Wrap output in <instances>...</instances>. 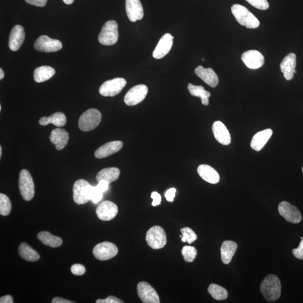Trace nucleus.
<instances>
[{"label":"nucleus","mask_w":303,"mask_h":303,"mask_svg":"<svg viewBox=\"0 0 303 303\" xmlns=\"http://www.w3.org/2000/svg\"><path fill=\"white\" fill-rule=\"evenodd\" d=\"M176 191V189L174 188L167 190L165 194L166 200L170 202H173L174 200L175 197Z\"/></svg>","instance_id":"37998d69"},{"label":"nucleus","mask_w":303,"mask_h":303,"mask_svg":"<svg viewBox=\"0 0 303 303\" xmlns=\"http://www.w3.org/2000/svg\"><path fill=\"white\" fill-rule=\"evenodd\" d=\"M292 252H293L296 258L303 260V239H302L299 247L297 249H293Z\"/></svg>","instance_id":"ea45409f"},{"label":"nucleus","mask_w":303,"mask_h":303,"mask_svg":"<svg viewBox=\"0 0 303 303\" xmlns=\"http://www.w3.org/2000/svg\"><path fill=\"white\" fill-rule=\"evenodd\" d=\"M103 192L99 191L97 187H93L91 192V200L95 203H97L102 198Z\"/></svg>","instance_id":"4c0bfd02"},{"label":"nucleus","mask_w":303,"mask_h":303,"mask_svg":"<svg viewBox=\"0 0 303 303\" xmlns=\"http://www.w3.org/2000/svg\"><path fill=\"white\" fill-rule=\"evenodd\" d=\"M25 1L30 5L38 7L45 6L48 2V0H25Z\"/></svg>","instance_id":"c03bdc74"},{"label":"nucleus","mask_w":303,"mask_h":303,"mask_svg":"<svg viewBox=\"0 0 303 303\" xmlns=\"http://www.w3.org/2000/svg\"><path fill=\"white\" fill-rule=\"evenodd\" d=\"M93 187L83 179L77 180L73 186V199L77 205L85 204L91 200Z\"/></svg>","instance_id":"39448f33"},{"label":"nucleus","mask_w":303,"mask_h":303,"mask_svg":"<svg viewBox=\"0 0 303 303\" xmlns=\"http://www.w3.org/2000/svg\"><path fill=\"white\" fill-rule=\"evenodd\" d=\"M208 293L211 294L212 298L217 301H223L228 297V292L220 285L212 284L209 285L208 288Z\"/></svg>","instance_id":"473e14b6"},{"label":"nucleus","mask_w":303,"mask_h":303,"mask_svg":"<svg viewBox=\"0 0 303 303\" xmlns=\"http://www.w3.org/2000/svg\"><path fill=\"white\" fill-rule=\"evenodd\" d=\"M126 84L127 81L124 78H117L107 80L99 88V94L104 97H113L119 94Z\"/></svg>","instance_id":"6e6552de"},{"label":"nucleus","mask_w":303,"mask_h":303,"mask_svg":"<svg viewBox=\"0 0 303 303\" xmlns=\"http://www.w3.org/2000/svg\"><path fill=\"white\" fill-rule=\"evenodd\" d=\"M261 293L267 301L275 302L280 297L281 285L280 280L274 274H269L261 283Z\"/></svg>","instance_id":"f257e3e1"},{"label":"nucleus","mask_w":303,"mask_h":303,"mask_svg":"<svg viewBox=\"0 0 303 303\" xmlns=\"http://www.w3.org/2000/svg\"><path fill=\"white\" fill-rule=\"evenodd\" d=\"M245 1L259 10H266L269 8V3L267 0H245Z\"/></svg>","instance_id":"e433bc0d"},{"label":"nucleus","mask_w":303,"mask_h":303,"mask_svg":"<svg viewBox=\"0 0 303 303\" xmlns=\"http://www.w3.org/2000/svg\"><path fill=\"white\" fill-rule=\"evenodd\" d=\"M297 65V56L294 53H290L283 60L280 64V70L284 74L285 80H293L294 75L297 73L295 70Z\"/></svg>","instance_id":"f3484780"},{"label":"nucleus","mask_w":303,"mask_h":303,"mask_svg":"<svg viewBox=\"0 0 303 303\" xmlns=\"http://www.w3.org/2000/svg\"><path fill=\"white\" fill-rule=\"evenodd\" d=\"M231 12L238 22L241 26L249 29H255L259 26L258 19L244 6L235 4L231 7Z\"/></svg>","instance_id":"f03ea898"},{"label":"nucleus","mask_w":303,"mask_h":303,"mask_svg":"<svg viewBox=\"0 0 303 303\" xmlns=\"http://www.w3.org/2000/svg\"><path fill=\"white\" fill-rule=\"evenodd\" d=\"M102 115L98 110L91 109L87 110L80 117L79 127L83 131H91L97 128L100 124Z\"/></svg>","instance_id":"20e7f679"},{"label":"nucleus","mask_w":303,"mask_h":303,"mask_svg":"<svg viewBox=\"0 0 303 303\" xmlns=\"http://www.w3.org/2000/svg\"><path fill=\"white\" fill-rule=\"evenodd\" d=\"M19 255L28 262H36L40 258L38 253L26 242H22L19 247Z\"/></svg>","instance_id":"c756f323"},{"label":"nucleus","mask_w":303,"mask_h":303,"mask_svg":"<svg viewBox=\"0 0 303 303\" xmlns=\"http://www.w3.org/2000/svg\"><path fill=\"white\" fill-rule=\"evenodd\" d=\"M182 255L185 262H192L197 255V249L191 246H184L181 251Z\"/></svg>","instance_id":"f704fd0d"},{"label":"nucleus","mask_w":303,"mask_h":303,"mask_svg":"<svg viewBox=\"0 0 303 303\" xmlns=\"http://www.w3.org/2000/svg\"><path fill=\"white\" fill-rule=\"evenodd\" d=\"M39 123L42 126H46L49 124H52L55 126L62 127L66 123V117L65 114L62 112H56L49 117H42L39 121Z\"/></svg>","instance_id":"bb28decb"},{"label":"nucleus","mask_w":303,"mask_h":303,"mask_svg":"<svg viewBox=\"0 0 303 303\" xmlns=\"http://www.w3.org/2000/svg\"><path fill=\"white\" fill-rule=\"evenodd\" d=\"M93 253L95 258L99 261H107L117 255L118 249L112 242L105 241L96 245Z\"/></svg>","instance_id":"9d476101"},{"label":"nucleus","mask_w":303,"mask_h":303,"mask_svg":"<svg viewBox=\"0 0 303 303\" xmlns=\"http://www.w3.org/2000/svg\"><path fill=\"white\" fill-rule=\"evenodd\" d=\"M123 146L121 141H113L107 143L96 151L95 156L96 158L101 159L108 158L114 153L119 152Z\"/></svg>","instance_id":"412c9836"},{"label":"nucleus","mask_w":303,"mask_h":303,"mask_svg":"<svg viewBox=\"0 0 303 303\" xmlns=\"http://www.w3.org/2000/svg\"><path fill=\"white\" fill-rule=\"evenodd\" d=\"M238 245L233 241H224L221 247V256L224 265H228L232 260V258L236 252Z\"/></svg>","instance_id":"a878e982"},{"label":"nucleus","mask_w":303,"mask_h":303,"mask_svg":"<svg viewBox=\"0 0 303 303\" xmlns=\"http://www.w3.org/2000/svg\"><path fill=\"white\" fill-rule=\"evenodd\" d=\"M109 183L108 181H106L105 180H101L98 182V184L96 187H97L99 191L103 192L108 191L109 188Z\"/></svg>","instance_id":"a18cd8bd"},{"label":"nucleus","mask_w":303,"mask_h":303,"mask_svg":"<svg viewBox=\"0 0 303 303\" xmlns=\"http://www.w3.org/2000/svg\"><path fill=\"white\" fill-rule=\"evenodd\" d=\"M74 0H63L64 3L67 5H71L74 2Z\"/></svg>","instance_id":"09e8293b"},{"label":"nucleus","mask_w":303,"mask_h":303,"mask_svg":"<svg viewBox=\"0 0 303 303\" xmlns=\"http://www.w3.org/2000/svg\"><path fill=\"white\" fill-rule=\"evenodd\" d=\"M273 134V131L271 129H267L255 134L253 137L251 143V147L255 151H260L264 147L267 142L270 140Z\"/></svg>","instance_id":"b1692460"},{"label":"nucleus","mask_w":303,"mask_h":303,"mask_svg":"<svg viewBox=\"0 0 303 303\" xmlns=\"http://www.w3.org/2000/svg\"><path fill=\"white\" fill-rule=\"evenodd\" d=\"M146 241L152 249H159L165 247L167 242L166 235L161 227L155 226L146 234Z\"/></svg>","instance_id":"0eeeda50"},{"label":"nucleus","mask_w":303,"mask_h":303,"mask_svg":"<svg viewBox=\"0 0 303 303\" xmlns=\"http://www.w3.org/2000/svg\"><path fill=\"white\" fill-rule=\"evenodd\" d=\"M55 74V70L49 66L37 67L34 71V80L37 83H42L51 79Z\"/></svg>","instance_id":"cd10ccee"},{"label":"nucleus","mask_w":303,"mask_h":303,"mask_svg":"<svg viewBox=\"0 0 303 303\" xmlns=\"http://www.w3.org/2000/svg\"><path fill=\"white\" fill-rule=\"evenodd\" d=\"M118 213V207L115 203L111 201H104L101 203L96 209V214L99 219L102 221L112 220Z\"/></svg>","instance_id":"4468645a"},{"label":"nucleus","mask_w":303,"mask_h":303,"mask_svg":"<svg viewBox=\"0 0 303 303\" xmlns=\"http://www.w3.org/2000/svg\"><path fill=\"white\" fill-rule=\"evenodd\" d=\"M148 91L147 85L140 84L131 88L125 96L124 102L128 106H135L145 99Z\"/></svg>","instance_id":"9b49d317"},{"label":"nucleus","mask_w":303,"mask_h":303,"mask_svg":"<svg viewBox=\"0 0 303 303\" xmlns=\"http://www.w3.org/2000/svg\"><path fill=\"white\" fill-rule=\"evenodd\" d=\"M24 28L20 25H16L11 31L9 40V47L11 50L17 51L23 45L25 40Z\"/></svg>","instance_id":"6ab92c4d"},{"label":"nucleus","mask_w":303,"mask_h":303,"mask_svg":"<svg viewBox=\"0 0 303 303\" xmlns=\"http://www.w3.org/2000/svg\"><path fill=\"white\" fill-rule=\"evenodd\" d=\"M118 38V25L116 21H108L102 28L98 35V41L103 45L112 46L116 44Z\"/></svg>","instance_id":"7ed1b4c3"},{"label":"nucleus","mask_w":303,"mask_h":303,"mask_svg":"<svg viewBox=\"0 0 303 303\" xmlns=\"http://www.w3.org/2000/svg\"><path fill=\"white\" fill-rule=\"evenodd\" d=\"M69 134L64 129H53L51 131L49 140L52 144L55 145L57 150L60 151L65 148L68 143Z\"/></svg>","instance_id":"5701e85b"},{"label":"nucleus","mask_w":303,"mask_h":303,"mask_svg":"<svg viewBox=\"0 0 303 303\" xmlns=\"http://www.w3.org/2000/svg\"><path fill=\"white\" fill-rule=\"evenodd\" d=\"M37 237L38 240L41 241L43 244L52 248L59 247L63 244L62 238L53 236L48 231H42V232L38 233Z\"/></svg>","instance_id":"7c9ffc66"},{"label":"nucleus","mask_w":303,"mask_h":303,"mask_svg":"<svg viewBox=\"0 0 303 303\" xmlns=\"http://www.w3.org/2000/svg\"><path fill=\"white\" fill-rule=\"evenodd\" d=\"M181 233L182 235L181 241L184 242L191 244L197 239V235L190 227L183 228L181 229Z\"/></svg>","instance_id":"c9c22d12"},{"label":"nucleus","mask_w":303,"mask_h":303,"mask_svg":"<svg viewBox=\"0 0 303 303\" xmlns=\"http://www.w3.org/2000/svg\"><path fill=\"white\" fill-rule=\"evenodd\" d=\"M19 188L24 200L30 201L33 199L35 194L34 182L30 172L26 169L20 173Z\"/></svg>","instance_id":"423d86ee"},{"label":"nucleus","mask_w":303,"mask_h":303,"mask_svg":"<svg viewBox=\"0 0 303 303\" xmlns=\"http://www.w3.org/2000/svg\"><path fill=\"white\" fill-rule=\"evenodd\" d=\"M302 172L303 173V168H302Z\"/></svg>","instance_id":"864d4df0"},{"label":"nucleus","mask_w":303,"mask_h":303,"mask_svg":"<svg viewBox=\"0 0 303 303\" xmlns=\"http://www.w3.org/2000/svg\"><path fill=\"white\" fill-rule=\"evenodd\" d=\"M3 78H4V72H3V70L1 68L0 69V80H2Z\"/></svg>","instance_id":"8fccbe9b"},{"label":"nucleus","mask_w":303,"mask_h":303,"mask_svg":"<svg viewBox=\"0 0 303 303\" xmlns=\"http://www.w3.org/2000/svg\"><path fill=\"white\" fill-rule=\"evenodd\" d=\"M97 303H122L123 302L120 300L119 299L113 296H110L108 298L105 299H98L96 301Z\"/></svg>","instance_id":"a19ab883"},{"label":"nucleus","mask_w":303,"mask_h":303,"mask_svg":"<svg viewBox=\"0 0 303 303\" xmlns=\"http://www.w3.org/2000/svg\"><path fill=\"white\" fill-rule=\"evenodd\" d=\"M174 37L170 33L164 34L160 39L154 51L153 52V58L161 59L164 58L172 48Z\"/></svg>","instance_id":"dca6fc26"},{"label":"nucleus","mask_w":303,"mask_h":303,"mask_svg":"<svg viewBox=\"0 0 303 303\" xmlns=\"http://www.w3.org/2000/svg\"><path fill=\"white\" fill-rule=\"evenodd\" d=\"M212 131L214 137L220 144L224 145L230 144L231 139L229 131L222 121H217L213 123Z\"/></svg>","instance_id":"aec40b11"},{"label":"nucleus","mask_w":303,"mask_h":303,"mask_svg":"<svg viewBox=\"0 0 303 303\" xmlns=\"http://www.w3.org/2000/svg\"><path fill=\"white\" fill-rule=\"evenodd\" d=\"M196 75L212 88H215L219 83V77L211 68L205 69L199 66L195 70Z\"/></svg>","instance_id":"4be33fe9"},{"label":"nucleus","mask_w":303,"mask_h":303,"mask_svg":"<svg viewBox=\"0 0 303 303\" xmlns=\"http://www.w3.org/2000/svg\"><path fill=\"white\" fill-rule=\"evenodd\" d=\"M197 172L202 179L210 184H216L220 181V177L219 173L211 166L208 165H199Z\"/></svg>","instance_id":"393cba45"},{"label":"nucleus","mask_w":303,"mask_h":303,"mask_svg":"<svg viewBox=\"0 0 303 303\" xmlns=\"http://www.w3.org/2000/svg\"><path fill=\"white\" fill-rule=\"evenodd\" d=\"M188 90L191 96L201 98L203 105H208V98L211 95V93L206 91L204 87L190 83L188 84Z\"/></svg>","instance_id":"2f4dec72"},{"label":"nucleus","mask_w":303,"mask_h":303,"mask_svg":"<svg viewBox=\"0 0 303 303\" xmlns=\"http://www.w3.org/2000/svg\"><path fill=\"white\" fill-rule=\"evenodd\" d=\"M0 303H13V299L12 296L6 295L4 297L0 298Z\"/></svg>","instance_id":"49530a36"},{"label":"nucleus","mask_w":303,"mask_h":303,"mask_svg":"<svg viewBox=\"0 0 303 303\" xmlns=\"http://www.w3.org/2000/svg\"><path fill=\"white\" fill-rule=\"evenodd\" d=\"M120 174L119 169L116 167H110L101 170L96 176V179L98 183L101 180H105L110 184L118 179Z\"/></svg>","instance_id":"c85d7f7f"},{"label":"nucleus","mask_w":303,"mask_h":303,"mask_svg":"<svg viewBox=\"0 0 303 303\" xmlns=\"http://www.w3.org/2000/svg\"><path fill=\"white\" fill-rule=\"evenodd\" d=\"M137 292L139 297L143 303H159V296L151 285L148 283L141 282L137 285Z\"/></svg>","instance_id":"ddd939ff"},{"label":"nucleus","mask_w":303,"mask_h":303,"mask_svg":"<svg viewBox=\"0 0 303 303\" xmlns=\"http://www.w3.org/2000/svg\"><path fill=\"white\" fill-rule=\"evenodd\" d=\"M279 212L287 222L298 223L301 222L302 217L299 210L295 206L287 201L281 202L278 207Z\"/></svg>","instance_id":"f8f14e48"},{"label":"nucleus","mask_w":303,"mask_h":303,"mask_svg":"<svg viewBox=\"0 0 303 303\" xmlns=\"http://www.w3.org/2000/svg\"><path fill=\"white\" fill-rule=\"evenodd\" d=\"M2 156V147L1 146L0 147V157Z\"/></svg>","instance_id":"3c124183"},{"label":"nucleus","mask_w":303,"mask_h":303,"mask_svg":"<svg viewBox=\"0 0 303 303\" xmlns=\"http://www.w3.org/2000/svg\"><path fill=\"white\" fill-rule=\"evenodd\" d=\"M35 50L43 52H55L62 49V43L58 40L49 38L48 35H41L35 41Z\"/></svg>","instance_id":"1a4fd4ad"},{"label":"nucleus","mask_w":303,"mask_h":303,"mask_svg":"<svg viewBox=\"0 0 303 303\" xmlns=\"http://www.w3.org/2000/svg\"><path fill=\"white\" fill-rule=\"evenodd\" d=\"M52 303H73L74 302L65 300L62 298L56 297L53 299Z\"/></svg>","instance_id":"de8ad7c7"},{"label":"nucleus","mask_w":303,"mask_h":303,"mask_svg":"<svg viewBox=\"0 0 303 303\" xmlns=\"http://www.w3.org/2000/svg\"><path fill=\"white\" fill-rule=\"evenodd\" d=\"M151 198L153 199L152 205L156 207L161 205V196L158 192L153 191L151 194Z\"/></svg>","instance_id":"79ce46f5"},{"label":"nucleus","mask_w":303,"mask_h":303,"mask_svg":"<svg viewBox=\"0 0 303 303\" xmlns=\"http://www.w3.org/2000/svg\"><path fill=\"white\" fill-rule=\"evenodd\" d=\"M126 8L128 18L131 22L144 17V11L140 0H126Z\"/></svg>","instance_id":"a211bd4d"},{"label":"nucleus","mask_w":303,"mask_h":303,"mask_svg":"<svg viewBox=\"0 0 303 303\" xmlns=\"http://www.w3.org/2000/svg\"><path fill=\"white\" fill-rule=\"evenodd\" d=\"M71 271L74 275H83L85 272L84 266L80 264H75L71 267Z\"/></svg>","instance_id":"58836bf2"},{"label":"nucleus","mask_w":303,"mask_h":303,"mask_svg":"<svg viewBox=\"0 0 303 303\" xmlns=\"http://www.w3.org/2000/svg\"><path fill=\"white\" fill-rule=\"evenodd\" d=\"M245 65L251 69H257L265 64V58L261 52L249 50L243 53L241 58Z\"/></svg>","instance_id":"2eb2a0df"},{"label":"nucleus","mask_w":303,"mask_h":303,"mask_svg":"<svg viewBox=\"0 0 303 303\" xmlns=\"http://www.w3.org/2000/svg\"><path fill=\"white\" fill-rule=\"evenodd\" d=\"M1 110V106H0V111Z\"/></svg>","instance_id":"603ef678"},{"label":"nucleus","mask_w":303,"mask_h":303,"mask_svg":"<svg viewBox=\"0 0 303 303\" xmlns=\"http://www.w3.org/2000/svg\"><path fill=\"white\" fill-rule=\"evenodd\" d=\"M12 210V204L8 196L0 194V214L1 216H8Z\"/></svg>","instance_id":"72a5a7b5"}]
</instances>
